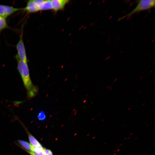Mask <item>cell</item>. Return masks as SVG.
I'll list each match as a JSON object with an SVG mask.
<instances>
[{"mask_svg":"<svg viewBox=\"0 0 155 155\" xmlns=\"http://www.w3.org/2000/svg\"><path fill=\"white\" fill-rule=\"evenodd\" d=\"M18 142L22 147L28 152L32 151L33 147L28 142L22 140H18Z\"/></svg>","mask_w":155,"mask_h":155,"instance_id":"ba28073f","label":"cell"},{"mask_svg":"<svg viewBox=\"0 0 155 155\" xmlns=\"http://www.w3.org/2000/svg\"><path fill=\"white\" fill-rule=\"evenodd\" d=\"M38 117L39 119L42 120L45 118V116L43 112H41L39 113Z\"/></svg>","mask_w":155,"mask_h":155,"instance_id":"7c38bea8","label":"cell"},{"mask_svg":"<svg viewBox=\"0 0 155 155\" xmlns=\"http://www.w3.org/2000/svg\"><path fill=\"white\" fill-rule=\"evenodd\" d=\"M45 155H53L52 152L50 150L44 148Z\"/></svg>","mask_w":155,"mask_h":155,"instance_id":"4fadbf2b","label":"cell"},{"mask_svg":"<svg viewBox=\"0 0 155 155\" xmlns=\"http://www.w3.org/2000/svg\"><path fill=\"white\" fill-rule=\"evenodd\" d=\"M28 152L31 155H35L32 153V151Z\"/></svg>","mask_w":155,"mask_h":155,"instance_id":"5bb4252c","label":"cell"},{"mask_svg":"<svg viewBox=\"0 0 155 155\" xmlns=\"http://www.w3.org/2000/svg\"><path fill=\"white\" fill-rule=\"evenodd\" d=\"M44 0H30L28 1L26 6L24 8L23 10L27 14L34 13L41 11Z\"/></svg>","mask_w":155,"mask_h":155,"instance_id":"277c9868","label":"cell"},{"mask_svg":"<svg viewBox=\"0 0 155 155\" xmlns=\"http://www.w3.org/2000/svg\"><path fill=\"white\" fill-rule=\"evenodd\" d=\"M53 9L51 0H44L43 3L41 10Z\"/></svg>","mask_w":155,"mask_h":155,"instance_id":"9c48e42d","label":"cell"},{"mask_svg":"<svg viewBox=\"0 0 155 155\" xmlns=\"http://www.w3.org/2000/svg\"><path fill=\"white\" fill-rule=\"evenodd\" d=\"M28 138L30 144L33 147H42L41 144L38 140L32 135L28 134Z\"/></svg>","mask_w":155,"mask_h":155,"instance_id":"52a82bcc","label":"cell"},{"mask_svg":"<svg viewBox=\"0 0 155 155\" xmlns=\"http://www.w3.org/2000/svg\"><path fill=\"white\" fill-rule=\"evenodd\" d=\"M16 58L18 62V70L26 90L27 98L30 99L36 95L37 92V90L33 85L30 79L27 63L20 60L16 55Z\"/></svg>","mask_w":155,"mask_h":155,"instance_id":"6da1fadb","label":"cell"},{"mask_svg":"<svg viewBox=\"0 0 155 155\" xmlns=\"http://www.w3.org/2000/svg\"><path fill=\"white\" fill-rule=\"evenodd\" d=\"M23 27L21 30L20 39L16 45L17 51L16 55L19 59L21 61L27 63V57L25 47L23 40Z\"/></svg>","mask_w":155,"mask_h":155,"instance_id":"3957f363","label":"cell"},{"mask_svg":"<svg viewBox=\"0 0 155 155\" xmlns=\"http://www.w3.org/2000/svg\"><path fill=\"white\" fill-rule=\"evenodd\" d=\"M53 9L55 11L62 9L66 5L69 1V0H51Z\"/></svg>","mask_w":155,"mask_h":155,"instance_id":"8992f818","label":"cell"},{"mask_svg":"<svg viewBox=\"0 0 155 155\" xmlns=\"http://www.w3.org/2000/svg\"><path fill=\"white\" fill-rule=\"evenodd\" d=\"M32 152L35 155H45L44 148L42 147H33L32 150Z\"/></svg>","mask_w":155,"mask_h":155,"instance_id":"30bf717a","label":"cell"},{"mask_svg":"<svg viewBox=\"0 0 155 155\" xmlns=\"http://www.w3.org/2000/svg\"><path fill=\"white\" fill-rule=\"evenodd\" d=\"M136 6L130 12L118 18V21L128 18L140 11L148 10L155 7L154 0H140L138 1Z\"/></svg>","mask_w":155,"mask_h":155,"instance_id":"7a4b0ae2","label":"cell"},{"mask_svg":"<svg viewBox=\"0 0 155 155\" xmlns=\"http://www.w3.org/2000/svg\"><path fill=\"white\" fill-rule=\"evenodd\" d=\"M24 8H18L12 6L0 4V16L6 19L17 11L23 10Z\"/></svg>","mask_w":155,"mask_h":155,"instance_id":"5b68a950","label":"cell"},{"mask_svg":"<svg viewBox=\"0 0 155 155\" xmlns=\"http://www.w3.org/2000/svg\"><path fill=\"white\" fill-rule=\"evenodd\" d=\"M8 27L6 19L0 16V33L3 30Z\"/></svg>","mask_w":155,"mask_h":155,"instance_id":"8fae6325","label":"cell"}]
</instances>
